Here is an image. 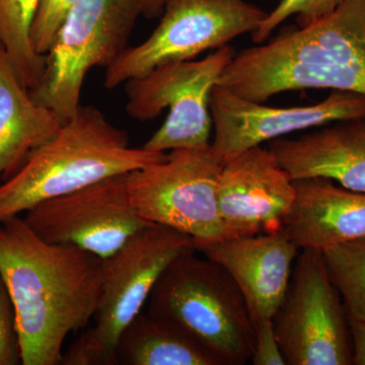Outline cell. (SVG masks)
<instances>
[{
    "instance_id": "14",
    "label": "cell",
    "mask_w": 365,
    "mask_h": 365,
    "mask_svg": "<svg viewBox=\"0 0 365 365\" xmlns=\"http://www.w3.org/2000/svg\"><path fill=\"white\" fill-rule=\"evenodd\" d=\"M193 244L196 252L232 276L244 295L254 325L273 318L287 294L300 250L285 228Z\"/></svg>"
},
{
    "instance_id": "27",
    "label": "cell",
    "mask_w": 365,
    "mask_h": 365,
    "mask_svg": "<svg viewBox=\"0 0 365 365\" xmlns=\"http://www.w3.org/2000/svg\"><path fill=\"white\" fill-rule=\"evenodd\" d=\"M0 47H1V45H0Z\"/></svg>"
},
{
    "instance_id": "26",
    "label": "cell",
    "mask_w": 365,
    "mask_h": 365,
    "mask_svg": "<svg viewBox=\"0 0 365 365\" xmlns=\"http://www.w3.org/2000/svg\"><path fill=\"white\" fill-rule=\"evenodd\" d=\"M141 16L148 19L160 18L165 0H136Z\"/></svg>"
},
{
    "instance_id": "12",
    "label": "cell",
    "mask_w": 365,
    "mask_h": 365,
    "mask_svg": "<svg viewBox=\"0 0 365 365\" xmlns=\"http://www.w3.org/2000/svg\"><path fill=\"white\" fill-rule=\"evenodd\" d=\"M212 146L222 165L244 151L294 132L337 122L365 119V97L333 91L312 106L269 107L216 86L210 98Z\"/></svg>"
},
{
    "instance_id": "13",
    "label": "cell",
    "mask_w": 365,
    "mask_h": 365,
    "mask_svg": "<svg viewBox=\"0 0 365 365\" xmlns=\"http://www.w3.org/2000/svg\"><path fill=\"white\" fill-rule=\"evenodd\" d=\"M218 209L225 239L284 228L297 200L294 182L269 148H250L223 165Z\"/></svg>"
},
{
    "instance_id": "1",
    "label": "cell",
    "mask_w": 365,
    "mask_h": 365,
    "mask_svg": "<svg viewBox=\"0 0 365 365\" xmlns=\"http://www.w3.org/2000/svg\"><path fill=\"white\" fill-rule=\"evenodd\" d=\"M0 276L16 311L21 364H61L69 334L86 328L97 312L102 259L46 242L14 216L0 222Z\"/></svg>"
},
{
    "instance_id": "3",
    "label": "cell",
    "mask_w": 365,
    "mask_h": 365,
    "mask_svg": "<svg viewBox=\"0 0 365 365\" xmlns=\"http://www.w3.org/2000/svg\"><path fill=\"white\" fill-rule=\"evenodd\" d=\"M167 155L131 148L126 131L97 108L81 105L51 139L30 153L16 174L0 182V222L47 199L162 162Z\"/></svg>"
},
{
    "instance_id": "17",
    "label": "cell",
    "mask_w": 365,
    "mask_h": 365,
    "mask_svg": "<svg viewBox=\"0 0 365 365\" xmlns=\"http://www.w3.org/2000/svg\"><path fill=\"white\" fill-rule=\"evenodd\" d=\"M61 125L54 112L34 101L0 47V181L16 174Z\"/></svg>"
},
{
    "instance_id": "15",
    "label": "cell",
    "mask_w": 365,
    "mask_h": 365,
    "mask_svg": "<svg viewBox=\"0 0 365 365\" xmlns=\"http://www.w3.org/2000/svg\"><path fill=\"white\" fill-rule=\"evenodd\" d=\"M269 150L292 181L323 178L365 193V119L337 122L297 138L280 137Z\"/></svg>"
},
{
    "instance_id": "24",
    "label": "cell",
    "mask_w": 365,
    "mask_h": 365,
    "mask_svg": "<svg viewBox=\"0 0 365 365\" xmlns=\"http://www.w3.org/2000/svg\"><path fill=\"white\" fill-rule=\"evenodd\" d=\"M255 345L251 362L254 365H287L274 331L273 321L255 324Z\"/></svg>"
},
{
    "instance_id": "25",
    "label": "cell",
    "mask_w": 365,
    "mask_h": 365,
    "mask_svg": "<svg viewBox=\"0 0 365 365\" xmlns=\"http://www.w3.org/2000/svg\"><path fill=\"white\" fill-rule=\"evenodd\" d=\"M353 345V364L365 365V321L348 316Z\"/></svg>"
},
{
    "instance_id": "11",
    "label": "cell",
    "mask_w": 365,
    "mask_h": 365,
    "mask_svg": "<svg viewBox=\"0 0 365 365\" xmlns=\"http://www.w3.org/2000/svg\"><path fill=\"white\" fill-rule=\"evenodd\" d=\"M23 218L44 241L71 245L102 260L150 225L131 204L127 174L47 199L26 211Z\"/></svg>"
},
{
    "instance_id": "22",
    "label": "cell",
    "mask_w": 365,
    "mask_h": 365,
    "mask_svg": "<svg viewBox=\"0 0 365 365\" xmlns=\"http://www.w3.org/2000/svg\"><path fill=\"white\" fill-rule=\"evenodd\" d=\"M76 1L78 0H41L31 32L36 52L45 56L62 21Z\"/></svg>"
},
{
    "instance_id": "18",
    "label": "cell",
    "mask_w": 365,
    "mask_h": 365,
    "mask_svg": "<svg viewBox=\"0 0 365 365\" xmlns=\"http://www.w3.org/2000/svg\"><path fill=\"white\" fill-rule=\"evenodd\" d=\"M115 353L117 365H225L182 327L148 312L124 329Z\"/></svg>"
},
{
    "instance_id": "20",
    "label": "cell",
    "mask_w": 365,
    "mask_h": 365,
    "mask_svg": "<svg viewBox=\"0 0 365 365\" xmlns=\"http://www.w3.org/2000/svg\"><path fill=\"white\" fill-rule=\"evenodd\" d=\"M323 254L348 316L365 321V237L327 249Z\"/></svg>"
},
{
    "instance_id": "6",
    "label": "cell",
    "mask_w": 365,
    "mask_h": 365,
    "mask_svg": "<svg viewBox=\"0 0 365 365\" xmlns=\"http://www.w3.org/2000/svg\"><path fill=\"white\" fill-rule=\"evenodd\" d=\"M139 16L136 0H78L45 54L42 78L30 90L34 101L62 123L73 117L86 74L123 53Z\"/></svg>"
},
{
    "instance_id": "23",
    "label": "cell",
    "mask_w": 365,
    "mask_h": 365,
    "mask_svg": "<svg viewBox=\"0 0 365 365\" xmlns=\"http://www.w3.org/2000/svg\"><path fill=\"white\" fill-rule=\"evenodd\" d=\"M21 364L16 311L6 283L0 276V365Z\"/></svg>"
},
{
    "instance_id": "4",
    "label": "cell",
    "mask_w": 365,
    "mask_h": 365,
    "mask_svg": "<svg viewBox=\"0 0 365 365\" xmlns=\"http://www.w3.org/2000/svg\"><path fill=\"white\" fill-rule=\"evenodd\" d=\"M148 302V314L178 324L225 365L251 361L255 329L244 295L222 266L196 250L170 264Z\"/></svg>"
},
{
    "instance_id": "19",
    "label": "cell",
    "mask_w": 365,
    "mask_h": 365,
    "mask_svg": "<svg viewBox=\"0 0 365 365\" xmlns=\"http://www.w3.org/2000/svg\"><path fill=\"white\" fill-rule=\"evenodd\" d=\"M41 0H0V45L19 78L32 90L45 68V56L34 49L32 26Z\"/></svg>"
},
{
    "instance_id": "16",
    "label": "cell",
    "mask_w": 365,
    "mask_h": 365,
    "mask_svg": "<svg viewBox=\"0 0 365 365\" xmlns=\"http://www.w3.org/2000/svg\"><path fill=\"white\" fill-rule=\"evenodd\" d=\"M297 200L285 230L302 249L324 252L365 237V193L323 178L297 180Z\"/></svg>"
},
{
    "instance_id": "8",
    "label": "cell",
    "mask_w": 365,
    "mask_h": 365,
    "mask_svg": "<svg viewBox=\"0 0 365 365\" xmlns=\"http://www.w3.org/2000/svg\"><path fill=\"white\" fill-rule=\"evenodd\" d=\"M222 167L211 144L172 150L162 162L127 174L129 198L146 222L173 228L193 241L225 239L217 199Z\"/></svg>"
},
{
    "instance_id": "10",
    "label": "cell",
    "mask_w": 365,
    "mask_h": 365,
    "mask_svg": "<svg viewBox=\"0 0 365 365\" xmlns=\"http://www.w3.org/2000/svg\"><path fill=\"white\" fill-rule=\"evenodd\" d=\"M287 365H352L348 314L323 252L302 249L273 318Z\"/></svg>"
},
{
    "instance_id": "2",
    "label": "cell",
    "mask_w": 365,
    "mask_h": 365,
    "mask_svg": "<svg viewBox=\"0 0 365 365\" xmlns=\"http://www.w3.org/2000/svg\"><path fill=\"white\" fill-rule=\"evenodd\" d=\"M217 86L258 103L306 88L365 97V0H344L309 25L237 53Z\"/></svg>"
},
{
    "instance_id": "9",
    "label": "cell",
    "mask_w": 365,
    "mask_h": 365,
    "mask_svg": "<svg viewBox=\"0 0 365 365\" xmlns=\"http://www.w3.org/2000/svg\"><path fill=\"white\" fill-rule=\"evenodd\" d=\"M267 13L246 0H165L157 29L127 47L106 68L104 86L115 88L158 66L188 61L201 53L254 33Z\"/></svg>"
},
{
    "instance_id": "5",
    "label": "cell",
    "mask_w": 365,
    "mask_h": 365,
    "mask_svg": "<svg viewBox=\"0 0 365 365\" xmlns=\"http://www.w3.org/2000/svg\"><path fill=\"white\" fill-rule=\"evenodd\" d=\"M196 250L193 239L165 225H150L132 235L116 253L103 260L102 292L95 326L62 355L63 365H117V341L150 299L170 263Z\"/></svg>"
},
{
    "instance_id": "7",
    "label": "cell",
    "mask_w": 365,
    "mask_h": 365,
    "mask_svg": "<svg viewBox=\"0 0 365 365\" xmlns=\"http://www.w3.org/2000/svg\"><path fill=\"white\" fill-rule=\"evenodd\" d=\"M235 55L225 45L205 58L165 64L125 83L126 111L133 119L148 121L170 109L143 148L165 153L210 145L211 93Z\"/></svg>"
},
{
    "instance_id": "21",
    "label": "cell",
    "mask_w": 365,
    "mask_h": 365,
    "mask_svg": "<svg viewBox=\"0 0 365 365\" xmlns=\"http://www.w3.org/2000/svg\"><path fill=\"white\" fill-rule=\"evenodd\" d=\"M343 1L344 0H280L252 33V38L257 44H262L290 16L297 18L299 26H306L332 13Z\"/></svg>"
}]
</instances>
